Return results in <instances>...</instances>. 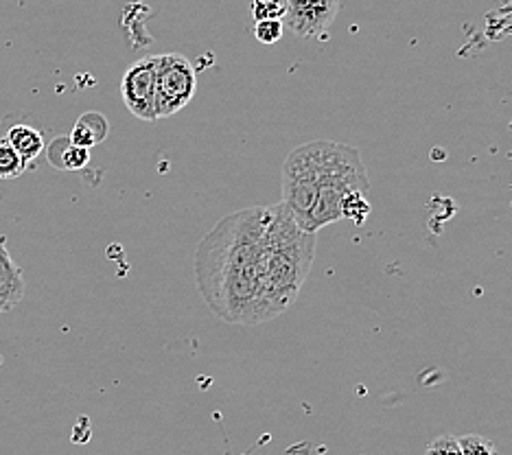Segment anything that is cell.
I'll use <instances>...</instances> for the list:
<instances>
[{
	"instance_id": "6da1fadb",
	"label": "cell",
	"mask_w": 512,
	"mask_h": 455,
	"mask_svg": "<svg viewBox=\"0 0 512 455\" xmlns=\"http://www.w3.org/2000/svg\"><path fill=\"white\" fill-rule=\"evenodd\" d=\"M272 206L243 208L224 217L197 245L195 285L217 318L256 326L272 320L261 285V241Z\"/></svg>"
},
{
	"instance_id": "7a4b0ae2",
	"label": "cell",
	"mask_w": 512,
	"mask_h": 455,
	"mask_svg": "<svg viewBox=\"0 0 512 455\" xmlns=\"http://www.w3.org/2000/svg\"><path fill=\"white\" fill-rule=\"evenodd\" d=\"M316 256V232L302 230L281 202L272 206L261 241V285L272 318L292 307L311 272Z\"/></svg>"
},
{
	"instance_id": "3957f363",
	"label": "cell",
	"mask_w": 512,
	"mask_h": 455,
	"mask_svg": "<svg viewBox=\"0 0 512 455\" xmlns=\"http://www.w3.org/2000/svg\"><path fill=\"white\" fill-rule=\"evenodd\" d=\"M318 158V197L305 221L307 232L342 221V202L351 193H368L370 178L359 149L333 143V140H316Z\"/></svg>"
},
{
	"instance_id": "277c9868",
	"label": "cell",
	"mask_w": 512,
	"mask_h": 455,
	"mask_svg": "<svg viewBox=\"0 0 512 455\" xmlns=\"http://www.w3.org/2000/svg\"><path fill=\"white\" fill-rule=\"evenodd\" d=\"M318 197V158L316 140L296 147L283 165V204L296 217L300 228L311 213ZM305 230V228H302Z\"/></svg>"
},
{
	"instance_id": "5b68a950",
	"label": "cell",
	"mask_w": 512,
	"mask_h": 455,
	"mask_svg": "<svg viewBox=\"0 0 512 455\" xmlns=\"http://www.w3.org/2000/svg\"><path fill=\"white\" fill-rule=\"evenodd\" d=\"M197 70L180 53L158 55L156 64V116H167L184 110L195 97Z\"/></svg>"
},
{
	"instance_id": "8992f818",
	"label": "cell",
	"mask_w": 512,
	"mask_h": 455,
	"mask_svg": "<svg viewBox=\"0 0 512 455\" xmlns=\"http://www.w3.org/2000/svg\"><path fill=\"white\" fill-rule=\"evenodd\" d=\"M156 64L158 55H147L125 70L121 97L125 108L141 121H158L156 116Z\"/></svg>"
},
{
	"instance_id": "52a82bcc",
	"label": "cell",
	"mask_w": 512,
	"mask_h": 455,
	"mask_svg": "<svg viewBox=\"0 0 512 455\" xmlns=\"http://www.w3.org/2000/svg\"><path fill=\"white\" fill-rule=\"evenodd\" d=\"M340 14V0H289L283 25L300 38H320Z\"/></svg>"
},
{
	"instance_id": "ba28073f",
	"label": "cell",
	"mask_w": 512,
	"mask_h": 455,
	"mask_svg": "<svg viewBox=\"0 0 512 455\" xmlns=\"http://www.w3.org/2000/svg\"><path fill=\"white\" fill-rule=\"evenodd\" d=\"M25 278L11 259L5 237H0V315L18 307L25 298Z\"/></svg>"
},
{
	"instance_id": "9c48e42d",
	"label": "cell",
	"mask_w": 512,
	"mask_h": 455,
	"mask_svg": "<svg viewBox=\"0 0 512 455\" xmlns=\"http://www.w3.org/2000/svg\"><path fill=\"white\" fill-rule=\"evenodd\" d=\"M108 119L99 112H88L84 116H79V121L75 123L73 132H71V143L77 147H84L90 149L99 145L101 140H106L108 136Z\"/></svg>"
},
{
	"instance_id": "30bf717a",
	"label": "cell",
	"mask_w": 512,
	"mask_h": 455,
	"mask_svg": "<svg viewBox=\"0 0 512 455\" xmlns=\"http://www.w3.org/2000/svg\"><path fill=\"white\" fill-rule=\"evenodd\" d=\"M5 140L18 151V156L27 162V167L31 162H36V158H40L44 151V138L38 130H33L31 125H14L7 132Z\"/></svg>"
},
{
	"instance_id": "8fae6325",
	"label": "cell",
	"mask_w": 512,
	"mask_h": 455,
	"mask_svg": "<svg viewBox=\"0 0 512 455\" xmlns=\"http://www.w3.org/2000/svg\"><path fill=\"white\" fill-rule=\"evenodd\" d=\"M27 169V162L18 156V151L11 147L7 140L0 143V180L20 178Z\"/></svg>"
},
{
	"instance_id": "7c38bea8",
	"label": "cell",
	"mask_w": 512,
	"mask_h": 455,
	"mask_svg": "<svg viewBox=\"0 0 512 455\" xmlns=\"http://www.w3.org/2000/svg\"><path fill=\"white\" fill-rule=\"evenodd\" d=\"M57 143H60V147H62V154H60L62 160L57 162V167H60V169L77 171V169H84L90 162V149L77 147L68 138H60Z\"/></svg>"
},
{
	"instance_id": "4fadbf2b",
	"label": "cell",
	"mask_w": 512,
	"mask_h": 455,
	"mask_svg": "<svg viewBox=\"0 0 512 455\" xmlns=\"http://www.w3.org/2000/svg\"><path fill=\"white\" fill-rule=\"evenodd\" d=\"M289 0H252L250 14L252 18L259 20H283L287 14Z\"/></svg>"
},
{
	"instance_id": "5bb4252c",
	"label": "cell",
	"mask_w": 512,
	"mask_h": 455,
	"mask_svg": "<svg viewBox=\"0 0 512 455\" xmlns=\"http://www.w3.org/2000/svg\"><path fill=\"white\" fill-rule=\"evenodd\" d=\"M370 215V202L366 193H351L342 202V219H351L355 224H364V219Z\"/></svg>"
},
{
	"instance_id": "9a60e30c",
	"label": "cell",
	"mask_w": 512,
	"mask_h": 455,
	"mask_svg": "<svg viewBox=\"0 0 512 455\" xmlns=\"http://www.w3.org/2000/svg\"><path fill=\"white\" fill-rule=\"evenodd\" d=\"M458 440H460L462 455H499L493 442L488 440V438H484V436L467 434V436H462Z\"/></svg>"
},
{
	"instance_id": "2e32d148",
	"label": "cell",
	"mask_w": 512,
	"mask_h": 455,
	"mask_svg": "<svg viewBox=\"0 0 512 455\" xmlns=\"http://www.w3.org/2000/svg\"><path fill=\"white\" fill-rule=\"evenodd\" d=\"M283 31H285L283 20H259L254 27L256 40L261 44H276L283 38Z\"/></svg>"
},
{
	"instance_id": "e0dca14e",
	"label": "cell",
	"mask_w": 512,
	"mask_h": 455,
	"mask_svg": "<svg viewBox=\"0 0 512 455\" xmlns=\"http://www.w3.org/2000/svg\"><path fill=\"white\" fill-rule=\"evenodd\" d=\"M425 455H462L460 440L451 434H442L429 442Z\"/></svg>"
}]
</instances>
